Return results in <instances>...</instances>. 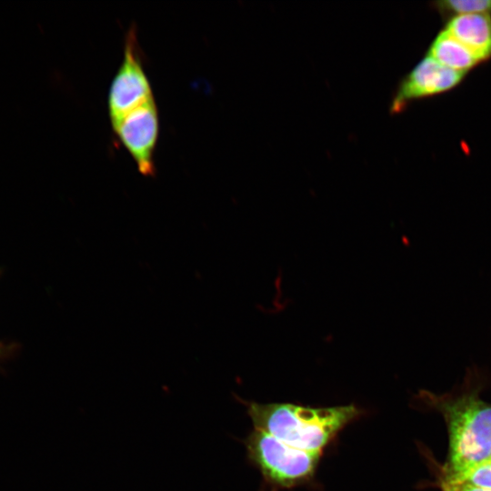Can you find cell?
Segmentation results:
<instances>
[{
  "label": "cell",
  "instance_id": "obj_1",
  "mask_svg": "<svg viewBox=\"0 0 491 491\" xmlns=\"http://www.w3.org/2000/svg\"><path fill=\"white\" fill-rule=\"evenodd\" d=\"M254 428L301 450L323 453L361 410L353 404L311 407L291 403L243 402Z\"/></svg>",
  "mask_w": 491,
  "mask_h": 491
},
{
  "label": "cell",
  "instance_id": "obj_3",
  "mask_svg": "<svg viewBox=\"0 0 491 491\" xmlns=\"http://www.w3.org/2000/svg\"><path fill=\"white\" fill-rule=\"evenodd\" d=\"M449 463L446 472H457L491 458V405L473 396L446 406Z\"/></svg>",
  "mask_w": 491,
  "mask_h": 491
},
{
  "label": "cell",
  "instance_id": "obj_12",
  "mask_svg": "<svg viewBox=\"0 0 491 491\" xmlns=\"http://www.w3.org/2000/svg\"><path fill=\"white\" fill-rule=\"evenodd\" d=\"M15 348L16 346L15 344L0 342V360L9 357Z\"/></svg>",
  "mask_w": 491,
  "mask_h": 491
},
{
  "label": "cell",
  "instance_id": "obj_5",
  "mask_svg": "<svg viewBox=\"0 0 491 491\" xmlns=\"http://www.w3.org/2000/svg\"><path fill=\"white\" fill-rule=\"evenodd\" d=\"M158 115L155 100L134 109L112 125L122 145L134 158L139 172L153 175V155L158 135Z\"/></svg>",
  "mask_w": 491,
  "mask_h": 491
},
{
  "label": "cell",
  "instance_id": "obj_2",
  "mask_svg": "<svg viewBox=\"0 0 491 491\" xmlns=\"http://www.w3.org/2000/svg\"><path fill=\"white\" fill-rule=\"evenodd\" d=\"M247 458L271 490L293 488L315 476L322 453L293 447L259 429L244 440Z\"/></svg>",
  "mask_w": 491,
  "mask_h": 491
},
{
  "label": "cell",
  "instance_id": "obj_10",
  "mask_svg": "<svg viewBox=\"0 0 491 491\" xmlns=\"http://www.w3.org/2000/svg\"><path fill=\"white\" fill-rule=\"evenodd\" d=\"M434 6L448 19L459 15L491 14V0H444L434 3Z\"/></svg>",
  "mask_w": 491,
  "mask_h": 491
},
{
  "label": "cell",
  "instance_id": "obj_7",
  "mask_svg": "<svg viewBox=\"0 0 491 491\" xmlns=\"http://www.w3.org/2000/svg\"><path fill=\"white\" fill-rule=\"evenodd\" d=\"M445 30L483 62L491 58V14L476 13L452 16L447 20Z\"/></svg>",
  "mask_w": 491,
  "mask_h": 491
},
{
  "label": "cell",
  "instance_id": "obj_8",
  "mask_svg": "<svg viewBox=\"0 0 491 491\" xmlns=\"http://www.w3.org/2000/svg\"><path fill=\"white\" fill-rule=\"evenodd\" d=\"M426 55L443 65L463 73H467L483 62L480 57L445 29L435 37Z\"/></svg>",
  "mask_w": 491,
  "mask_h": 491
},
{
  "label": "cell",
  "instance_id": "obj_4",
  "mask_svg": "<svg viewBox=\"0 0 491 491\" xmlns=\"http://www.w3.org/2000/svg\"><path fill=\"white\" fill-rule=\"evenodd\" d=\"M153 99L150 83L142 65L135 30L131 28L126 35L122 64L108 93L111 124Z\"/></svg>",
  "mask_w": 491,
  "mask_h": 491
},
{
  "label": "cell",
  "instance_id": "obj_11",
  "mask_svg": "<svg viewBox=\"0 0 491 491\" xmlns=\"http://www.w3.org/2000/svg\"><path fill=\"white\" fill-rule=\"evenodd\" d=\"M443 491H491L486 488H480L470 485H449L441 483Z\"/></svg>",
  "mask_w": 491,
  "mask_h": 491
},
{
  "label": "cell",
  "instance_id": "obj_9",
  "mask_svg": "<svg viewBox=\"0 0 491 491\" xmlns=\"http://www.w3.org/2000/svg\"><path fill=\"white\" fill-rule=\"evenodd\" d=\"M442 483L470 485L491 490V460L457 472H446Z\"/></svg>",
  "mask_w": 491,
  "mask_h": 491
},
{
  "label": "cell",
  "instance_id": "obj_13",
  "mask_svg": "<svg viewBox=\"0 0 491 491\" xmlns=\"http://www.w3.org/2000/svg\"><path fill=\"white\" fill-rule=\"evenodd\" d=\"M489 460H491V458Z\"/></svg>",
  "mask_w": 491,
  "mask_h": 491
},
{
  "label": "cell",
  "instance_id": "obj_6",
  "mask_svg": "<svg viewBox=\"0 0 491 491\" xmlns=\"http://www.w3.org/2000/svg\"><path fill=\"white\" fill-rule=\"evenodd\" d=\"M466 74L445 66L426 55L398 84L390 111L397 113L411 101L446 92L456 86Z\"/></svg>",
  "mask_w": 491,
  "mask_h": 491
}]
</instances>
